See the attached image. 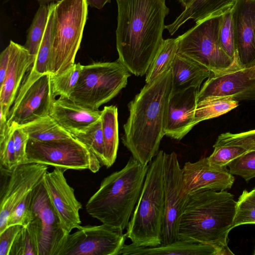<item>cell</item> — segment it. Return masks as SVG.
I'll return each instance as SVG.
<instances>
[{
	"mask_svg": "<svg viewBox=\"0 0 255 255\" xmlns=\"http://www.w3.org/2000/svg\"><path fill=\"white\" fill-rule=\"evenodd\" d=\"M222 15L210 17L177 37V53L190 58L210 70L214 75H222L241 69L221 46L219 33Z\"/></svg>",
	"mask_w": 255,
	"mask_h": 255,
	"instance_id": "52a82bcc",
	"label": "cell"
},
{
	"mask_svg": "<svg viewBox=\"0 0 255 255\" xmlns=\"http://www.w3.org/2000/svg\"><path fill=\"white\" fill-rule=\"evenodd\" d=\"M48 165L27 163L8 172L0 187V233L6 228L9 216L14 208L43 180Z\"/></svg>",
	"mask_w": 255,
	"mask_h": 255,
	"instance_id": "5bb4252c",
	"label": "cell"
},
{
	"mask_svg": "<svg viewBox=\"0 0 255 255\" xmlns=\"http://www.w3.org/2000/svg\"><path fill=\"white\" fill-rule=\"evenodd\" d=\"M177 50V38L164 39L146 73V83L152 82L171 69Z\"/></svg>",
	"mask_w": 255,
	"mask_h": 255,
	"instance_id": "83f0119b",
	"label": "cell"
},
{
	"mask_svg": "<svg viewBox=\"0 0 255 255\" xmlns=\"http://www.w3.org/2000/svg\"><path fill=\"white\" fill-rule=\"evenodd\" d=\"M56 2H51V8L46 30L32 68L39 74L49 73L48 66L52 52L54 8Z\"/></svg>",
	"mask_w": 255,
	"mask_h": 255,
	"instance_id": "f546056e",
	"label": "cell"
},
{
	"mask_svg": "<svg viewBox=\"0 0 255 255\" xmlns=\"http://www.w3.org/2000/svg\"><path fill=\"white\" fill-rule=\"evenodd\" d=\"M253 255H255V250H254V251Z\"/></svg>",
	"mask_w": 255,
	"mask_h": 255,
	"instance_id": "681fc988",
	"label": "cell"
},
{
	"mask_svg": "<svg viewBox=\"0 0 255 255\" xmlns=\"http://www.w3.org/2000/svg\"><path fill=\"white\" fill-rule=\"evenodd\" d=\"M101 113L59 97L54 100L49 115L72 135L84 131L100 120Z\"/></svg>",
	"mask_w": 255,
	"mask_h": 255,
	"instance_id": "44dd1931",
	"label": "cell"
},
{
	"mask_svg": "<svg viewBox=\"0 0 255 255\" xmlns=\"http://www.w3.org/2000/svg\"><path fill=\"white\" fill-rule=\"evenodd\" d=\"M236 57L241 69L255 67V0H237L232 9Z\"/></svg>",
	"mask_w": 255,
	"mask_h": 255,
	"instance_id": "2e32d148",
	"label": "cell"
},
{
	"mask_svg": "<svg viewBox=\"0 0 255 255\" xmlns=\"http://www.w3.org/2000/svg\"><path fill=\"white\" fill-rule=\"evenodd\" d=\"M184 188L189 195L206 191L230 189L235 177L227 167L211 164L207 157L186 162L182 168Z\"/></svg>",
	"mask_w": 255,
	"mask_h": 255,
	"instance_id": "ac0fdd59",
	"label": "cell"
},
{
	"mask_svg": "<svg viewBox=\"0 0 255 255\" xmlns=\"http://www.w3.org/2000/svg\"><path fill=\"white\" fill-rule=\"evenodd\" d=\"M172 93L200 87L212 74L207 67L194 60L177 53L171 65Z\"/></svg>",
	"mask_w": 255,
	"mask_h": 255,
	"instance_id": "7402d4cb",
	"label": "cell"
},
{
	"mask_svg": "<svg viewBox=\"0 0 255 255\" xmlns=\"http://www.w3.org/2000/svg\"><path fill=\"white\" fill-rule=\"evenodd\" d=\"M230 172L246 181L255 177V150H248L228 165Z\"/></svg>",
	"mask_w": 255,
	"mask_h": 255,
	"instance_id": "836d02e7",
	"label": "cell"
},
{
	"mask_svg": "<svg viewBox=\"0 0 255 255\" xmlns=\"http://www.w3.org/2000/svg\"><path fill=\"white\" fill-rule=\"evenodd\" d=\"M172 89L171 69L149 83L128 105L129 116L122 140L132 156L147 165L165 135L167 105Z\"/></svg>",
	"mask_w": 255,
	"mask_h": 255,
	"instance_id": "7a4b0ae2",
	"label": "cell"
},
{
	"mask_svg": "<svg viewBox=\"0 0 255 255\" xmlns=\"http://www.w3.org/2000/svg\"><path fill=\"white\" fill-rule=\"evenodd\" d=\"M72 135L92 152L98 158L101 164L106 166V160L101 119L84 131Z\"/></svg>",
	"mask_w": 255,
	"mask_h": 255,
	"instance_id": "4dcf8cb0",
	"label": "cell"
},
{
	"mask_svg": "<svg viewBox=\"0 0 255 255\" xmlns=\"http://www.w3.org/2000/svg\"><path fill=\"white\" fill-rule=\"evenodd\" d=\"M33 190L28 194L12 211L8 218L6 228L14 225L26 227L29 224L31 217Z\"/></svg>",
	"mask_w": 255,
	"mask_h": 255,
	"instance_id": "74e56055",
	"label": "cell"
},
{
	"mask_svg": "<svg viewBox=\"0 0 255 255\" xmlns=\"http://www.w3.org/2000/svg\"><path fill=\"white\" fill-rule=\"evenodd\" d=\"M219 41L221 46L227 54L237 62L235 47L232 9L222 15L219 33Z\"/></svg>",
	"mask_w": 255,
	"mask_h": 255,
	"instance_id": "d590c367",
	"label": "cell"
},
{
	"mask_svg": "<svg viewBox=\"0 0 255 255\" xmlns=\"http://www.w3.org/2000/svg\"><path fill=\"white\" fill-rule=\"evenodd\" d=\"M88 5L97 9H102L106 3L110 2L111 0H86Z\"/></svg>",
	"mask_w": 255,
	"mask_h": 255,
	"instance_id": "f6af8a7d",
	"label": "cell"
},
{
	"mask_svg": "<svg viewBox=\"0 0 255 255\" xmlns=\"http://www.w3.org/2000/svg\"><path fill=\"white\" fill-rule=\"evenodd\" d=\"M149 164L132 156L121 170L107 176L86 205L87 213L102 224L124 230L139 198Z\"/></svg>",
	"mask_w": 255,
	"mask_h": 255,
	"instance_id": "277c9868",
	"label": "cell"
},
{
	"mask_svg": "<svg viewBox=\"0 0 255 255\" xmlns=\"http://www.w3.org/2000/svg\"><path fill=\"white\" fill-rule=\"evenodd\" d=\"M237 207L234 195L225 190L190 194L181 218L179 240L212 246L218 255H234L228 246V235Z\"/></svg>",
	"mask_w": 255,
	"mask_h": 255,
	"instance_id": "3957f363",
	"label": "cell"
},
{
	"mask_svg": "<svg viewBox=\"0 0 255 255\" xmlns=\"http://www.w3.org/2000/svg\"><path fill=\"white\" fill-rule=\"evenodd\" d=\"M254 189H255V188Z\"/></svg>",
	"mask_w": 255,
	"mask_h": 255,
	"instance_id": "f907efd6",
	"label": "cell"
},
{
	"mask_svg": "<svg viewBox=\"0 0 255 255\" xmlns=\"http://www.w3.org/2000/svg\"><path fill=\"white\" fill-rule=\"evenodd\" d=\"M164 154L163 150H159L149 164L139 198L127 228V238L136 247L161 244L164 208Z\"/></svg>",
	"mask_w": 255,
	"mask_h": 255,
	"instance_id": "5b68a950",
	"label": "cell"
},
{
	"mask_svg": "<svg viewBox=\"0 0 255 255\" xmlns=\"http://www.w3.org/2000/svg\"><path fill=\"white\" fill-rule=\"evenodd\" d=\"M118 117L116 106H105L102 111L101 119L107 168L111 167L117 158L119 142Z\"/></svg>",
	"mask_w": 255,
	"mask_h": 255,
	"instance_id": "d4e9b609",
	"label": "cell"
},
{
	"mask_svg": "<svg viewBox=\"0 0 255 255\" xmlns=\"http://www.w3.org/2000/svg\"><path fill=\"white\" fill-rule=\"evenodd\" d=\"M7 46L9 50L8 67L4 80L0 86V110L6 117L24 75L36 58L24 45L10 40Z\"/></svg>",
	"mask_w": 255,
	"mask_h": 255,
	"instance_id": "ffe728a7",
	"label": "cell"
},
{
	"mask_svg": "<svg viewBox=\"0 0 255 255\" xmlns=\"http://www.w3.org/2000/svg\"><path fill=\"white\" fill-rule=\"evenodd\" d=\"M239 102L231 97L210 96L197 101L195 122H200L218 117L236 108Z\"/></svg>",
	"mask_w": 255,
	"mask_h": 255,
	"instance_id": "4316f807",
	"label": "cell"
},
{
	"mask_svg": "<svg viewBox=\"0 0 255 255\" xmlns=\"http://www.w3.org/2000/svg\"><path fill=\"white\" fill-rule=\"evenodd\" d=\"M118 61L135 76L145 75L164 40L165 0H116Z\"/></svg>",
	"mask_w": 255,
	"mask_h": 255,
	"instance_id": "6da1fadb",
	"label": "cell"
},
{
	"mask_svg": "<svg viewBox=\"0 0 255 255\" xmlns=\"http://www.w3.org/2000/svg\"><path fill=\"white\" fill-rule=\"evenodd\" d=\"M164 216L161 244L179 240L181 218L190 195L183 186L182 168L174 152H165L163 165Z\"/></svg>",
	"mask_w": 255,
	"mask_h": 255,
	"instance_id": "7c38bea8",
	"label": "cell"
},
{
	"mask_svg": "<svg viewBox=\"0 0 255 255\" xmlns=\"http://www.w3.org/2000/svg\"><path fill=\"white\" fill-rule=\"evenodd\" d=\"M213 147V152L207 158L211 164L218 167H227L230 162L248 151L237 145L215 146Z\"/></svg>",
	"mask_w": 255,
	"mask_h": 255,
	"instance_id": "e575fe53",
	"label": "cell"
},
{
	"mask_svg": "<svg viewBox=\"0 0 255 255\" xmlns=\"http://www.w3.org/2000/svg\"><path fill=\"white\" fill-rule=\"evenodd\" d=\"M240 197L255 204V189H254L250 191L244 190Z\"/></svg>",
	"mask_w": 255,
	"mask_h": 255,
	"instance_id": "bcb514c9",
	"label": "cell"
},
{
	"mask_svg": "<svg viewBox=\"0 0 255 255\" xmlns=\"http://www.w3.org/2000/svg\"><path fill=\"white\" fill-rule=\"evenodd\" d=\"M249 224H255V204L239 197L232 229Z\"/></svg>",
	"mask_w": 255,
	"mask_h": 255,
	"instance_id": "ab89813d",
	"label": "cell"
},
{
	"mask_svg": "<svg viewBox=\"0 0 255 255\" xmlns=\"http://www.w3.org/2000/svg\"><path fill=\"white\" fill-rule=\"evenodd\" d=\"M37 0L39 4H49L51 2H57L58 1H59L61 0Z\"/></svg>",
	"mask_w": 255,
	"mask_h": 255,
	"instance_id": "7dc6e473",
	"label": "cell"
},
{
	"mask_svg": "<svg viewBox=\"0 0 255 255\" xmlns=\"http://www.w3.org/2000/svg\"><path fill=\"white\" fill-rule=\"evenodd\" d=\"M9 60V50L7 46L0 54V86L5 77L7 71Z\"/></svg>",
	"mask_w": 255,
	"mask_h": 255,
	"instance_id": "7bdbcfd3",
	"label": "cell"
},
{
	"mask_svg": "<svg viewBox=\"0 0 255 255\" xmlns=\"http://www.w3.org/2000/svg\"><path fill=\"white\" fill-rule=\"evenodd\" d=\"M237 0H193L170 24L165 26L171 35L174 34L186 21L196 22L207 18L222 15L231 10Z\"/></svg>",
	"mask_w": 255,
	"mask_h": 255,
	"instance_id": "cb8c5ba5",
	"label": "cell"
},
{
	"mask_svg": "<svg viewBox=\"0 0 255 255\" xmlns=\"http://www.w3.org/2000/svg\"><path fill=\"white\" fill-rule=\"evenodd\" d=\"M22 227L20 225L10 226L0 233V255H9L15 238Z\"/></svg>",
	"mask_w": 255,
	"mask_h": 255,
	"instance_id": "b9f144b4",
	"label": "cell"
},
{
	"mask_svg": "<svg viewBox=\"0 0 255 255\" xmlns=\"http://www.w3.org/2000/svg\"><path fill=\"white\" fill-rule=\"evenodd\" d=\"M200 87L172 93L168 100L165 135L181 140L196 125L195 112Z\"/></svg>",
	"mask_w": 255,
	"mask_h": 255,
	"instance_id": "d6986e66",
	"label": "cell"
},
{
	"mask_svg": "<svg viewBox=\"0 0 255 255\" xmlns=\"http://www.w3.org/2000/svg\"><path fill=\"white\" fill-rule=\"evenodd\" d=\"M29 139L39 141H49L73 137L50 115L19 127Z\"/></svg>",
	"mask_w": 255,
	"mask_h": 255,
	"instance_id": "484cf974",
	"label": "cell"
},
{
	"mask_svg": "<svg viewBox=\"0 0 255 255\" xmlns=\"http://www.w3.org/2000/svg\"><path fill=\"white\" fill-rule=\"evenodd\" d=\"M36 163L73 170L99 171L101 162L83 143L74 137L39 141L29 139L24 163Z\"/></svg>",
	"mask_w": 255,
	"mask_h": 255,
	"instance_id": "9c48e42d",
	"label": "cell"
},
{
	"mask_svg": "<svg viewBox=\"0 0 255 255\" xmlns=\"http://www.w3.org/2000/svg\"><path fill=\"white\" fill-rule=\"evenodd\" d=\"M38 255H58L68 235L51 205L42 181L34 189L30 221L26 226Z\"/></svg>",
	"mask_w": 255,
	"mask_h": 255,
	"instance_id": "8fae6325",
	"label": "cell"
},
{
	"mask_svg": "<svg viewBox=\"0 0 255 255\" xmlns=\"http://www.w3.org/2000/svg\"><path fill=\"white\" fill-rule=\"evenodd\" d=\"M86 0H61L54 8L53 35L48 72L60 74L75 63L88 18Z\"/></svg>",
	"mask_w": 255,
	"mask_h": 255,
	"instance_id": "8992f818",
	"label": "cell"
},
{
	"mask_svg": "<svg viewBox=\"0 0 255 255\" xmlns=\"http://www.w3.org/2000/svg\"><path fill=\"white\" fill-rule=\"evenodd\" d=\"M122 255H218L212 246L179 240L166 245L154 247H136L131 244L124 245Z\"/></svg>",
	"mask_w": 255,
	"mask_h": 255,
	"instance_id": "603a6c76",
	"label": "cell"
},
{
	"mask_svg": "<svg viewBox=\"0 0 255 255\" xmlns=\"http://www.w3.org/2000/svg\"><path fill=\"white\" fill-rule=\"evenodd\" d=\"M193 0H179L181 5L184 7H186Z\"/></svg>",
	"mask_w": 255,
	"mask_h": 255,
	"instance_id": "c3c4849f",
	"label": "cell"
},
{
	"mask_svg": "<svg viewBox=\"0 0 255 255\" xmlns=\"http://www.w3.org/2000/svg\"><path fill=\"white\" fill-rule=\"evenodd\" d=\"M15 124L8 126L4 135L0 137V170L12 171L17 165L15 155L13 132Z\"/></svg>",
	"mask_w": 255,
	"mask_h": 255,
	"instance_id": "d6a6232c",
	"label": "cell"
},
{
	"mask_svg": "<svg viewBox=\"0 0 255 255\" xmlns=\"http://www.w3.org/2000/svg\"><path fill=\"white\" fill-rule=\"evenodd\" d=\"M82 66L80 63H74L63 73L51 76L52 90L55 97L69 99L77 84Z\"/></svg>",
	"mask_w": 255,
	"mask_h": 255,
	"instance_id": "1f68e13d",
	"label": "cell"
},
{
	"mask_svg": "<svg viewBox=\"0 0 255 255\" xmlns=\"http://www.w3.org/2000/svg\"><path fill=\"white\" fill-rule=\"evenodd\" d=\"M237 145L248 150H255V129L240 133L227 132L219 135L213 146Z\"/></svg>",
	"mask_w": 255,
	"mask_h": 255,
	"instance_id": "8d00e7d4",
	"label": "cell"
},
{
	"mask_svg": "<svg viewBox=\"0 0 255 255\" xmlns=\"http://www.w3.org/2000/svg\"><path fill=\"white\" fill-rule=\"evenodd\" d=\"M9 255H38L34 241L26 227H23L16 235Z\"/></svg>",
	"mask_w": 255,
	"mask_h": 255,
	"instance_id": "f35d334b",
	"label": "cell"
},
{
	"mask_svg": "<svg viewBox=\"0 0 255 255\" xmlns=\"http://www.w3.org/2000/svg\"><path fill=\"white\" fill-rule=\"evenodd\" d=\"M0 137H2L4 135L8 125L7 122V117L1 110H0Z\"/></svg>",
	"mask_w": 255,
	"mask_h": 255,
	"instance_id": "ee69618b",
	"label": "cell"
},
{
	"mask_svg": "<svg viewBox=\"0 0 255 255\" xmlns=\"http://www.w3.org/2000/svg\"><path fill=\"white\" fill-rule=\"evenodd\" d=\"M127 238L118 227L81 226L67 235L58 255H120Z\"/></svg>",
	"mask_w": 255,
	"mask_h": 255,
	"instance_id": "4fadbf2b",
	"label": "cell"
},
{
	"mask_svg": "<svg viewBox=\"0 0 255 255\" xmlns=\"http://www.w3.org/2000/svg\"><path fill=\"white\" fill-rule=\"evenodd\" d=\"M55 97L51 75L32 68L21 84L7 116L8 126L20 127L49 115Z\"/></svg>",
	"mask_w": 255,
	"mask_h": 255,
	"instance_id": "30bf717a",
	"label": "cell"
},
{
	"mask_svg": "<svg viewBox=\"0 0 255 255\" xmlns=\"http://www.w3.org/2000/svg\"><path fill=\"white\" fill-rule=\"evenodd\" d=\"M51 8V3L40 4L27 30L24 47L36 57L44 36Z\"/></svg>",
	"mask_w": 255,
	"mask_h": 255,
	"instance_id": "f1b7e54d",
	"label": "cell"
},
{
	"mask_svg": "<svg viewBox=\"0 0 255 255\" xmlns=\"http://www.w3.org/2000/svg\"><path fill=\"white\" fill-rule=\"evenodd\" d=\"M13 137L17 164L19 165L24 164L29 136L20 127L16 125L13 132Z\"/></svg>",
	"mask_w": 255,
	"mask_h": 255,
	"instance_id": "60d3db41",
	"label": "cell"
},
{
	"mask_svg": "<svg viewBox=\"0 0 255 255\" xmlns=\"http://www.w3.org/2000/svg\"><path fill=\"white\" fill-rule=\"evenodd\" d=\"M130 76V72L118 60L83 65L77 84L68 100L98 110L126 87Z\"/></svg>",
	"mask_w": 255,
	"mask_h": 255,
	"instance_id": "ba28073f",
	"label": "cell"
},
{
	"mask_svg": "<svg viewBox=\"0 0 255 255\" xmlns=\"http://www.w3.org/2000/svg\"><path fill=\"white\" fill-rule=\"evenodd\" d=\"M210 96H229L238 102L255 100V67L222 75L212 73L200 89L197 101Z\"/></svg>",
	"mask_w": 255,
	"mask_h": 255,
	"instance_id": "e0dca14e",
	"label": "cell"
},
{
	"mask_svg": "<svg viewBox=\"0 0 255 255\" xmlns=\"http://www.w3.org/2000/svg\"><path fill=\"white\" fill-rule=\"evenodd\" d=\"M66 170L55 168L52 172L47 171L42 182L63 228L69 234L81 226L79 211L82 204L76 199L74 189L67 182L64 176Z\"/></svg>",
	"mask_w": 255,
	"mask_h": 255,
	"instance_id": "9a60e30c",
	"label": "cell"
}]
</instances>
